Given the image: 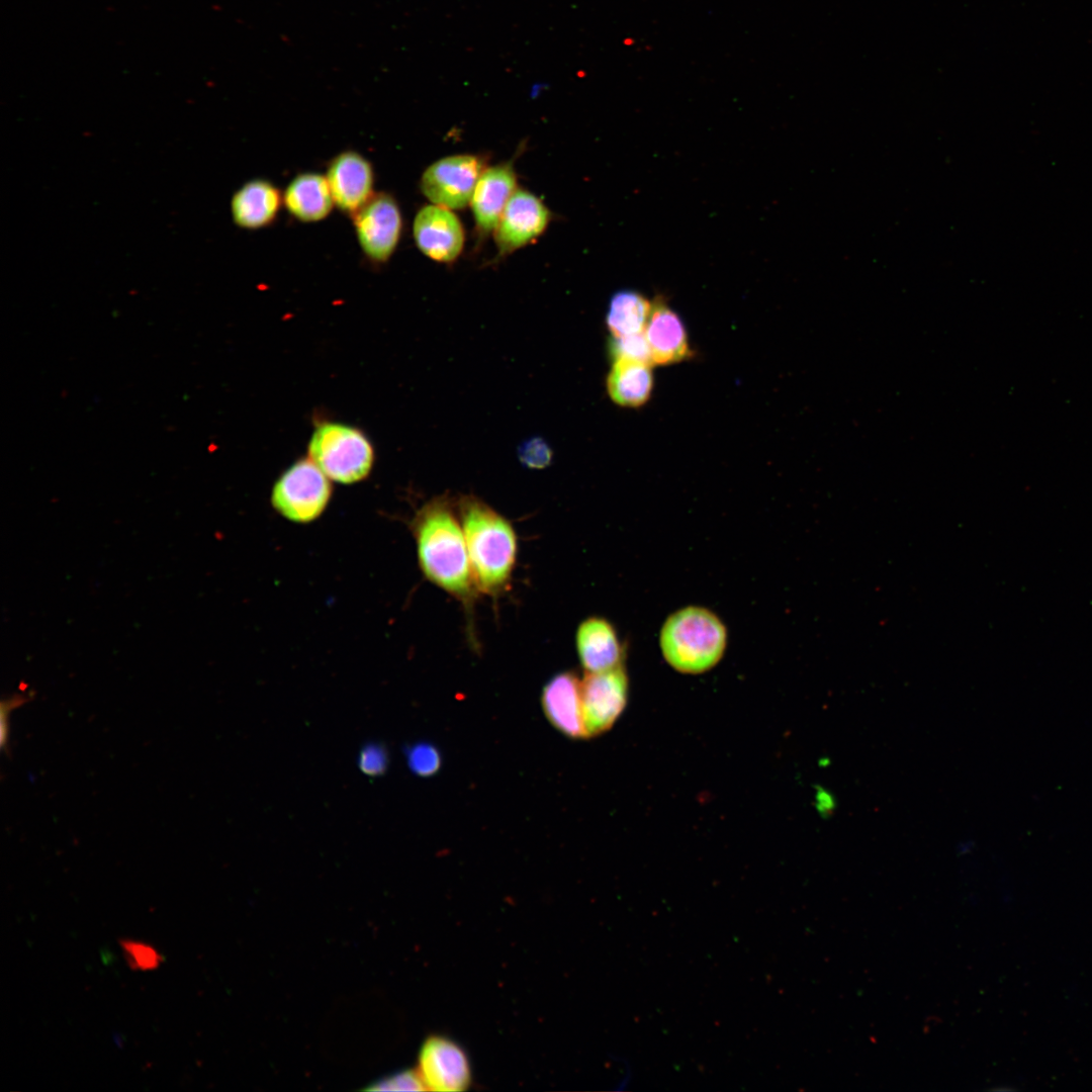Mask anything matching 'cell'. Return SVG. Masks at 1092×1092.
Here are the masks:
<instances>
[{
	"label": "cell",
	"mask_w": 1092,
	"mask_h": 1092,
	"mask_svg": "<svg viewBox=\"0 0 1092 1092\" xmlns=\"http://www.w3.org/2000/svg\"><path fill=\"white\" fill-rule=\"evenodd\" d=\"M457 510L476 588L496 596L508 587L516 565V531L508 519L474 495L462 496Z\"/></svg>",
	"instance_id": "2"
},
{
	"label": "cell",
	"mask_w": 1092,
	"mask_h": 1092,
	"mask_svg": "<svg viewBox=\"0 0 1092 1092\" xmlns=\"http://www.w3.org/2000/svg\"><path fill=\"white\" fill-rule=\"evenodd\" d=\"M413 237L418 249L439 263L454 262L465 245V230L459 217L452 209L433 203L416 213Z\"/></svg>",
	"instance_id": "11"
},
{
	"label": "cell",
	"mask_w": 1092,
	"mask_h": 1092,
	"mask_svg": "<svg viewBox=\"0 0 1092 1092\" xmlns=\"http://www.w3.org/2000/svg\"><path fill=\"white\" fill-rule=\"evenodd\" d=\"M418 1071L427 1090L465 1091L471 1084V1066L466 1052L445 1035H430L419 1053Z\"/></svg>",
	"instance_id": "10"
},
{
	"label": "cell",
	"mask_w": 1092,
	"mask_h": 1092,
	"mask_svg": "<svg viewBox=\"0 0 1092 1092\" xmlns=\"http://www.w3.org/2000/svg\"><path fill=\"white\" fill-rule=\"evenodd\" d=\"M283 202L287 211L303 222L325 219L335 204L326 176L314 172L294 177L284 191Z\"/></svg>",
	"instance_id": "18"
},
{
	"label": "cell",
	"mask_w": 1092,
	"mask_h": 1092,
	"mask_svg": "<svg viewBox=\"0 0 1092 1092\" xmlns=\"http://www.w3.org/2000/svg\"><path fill=\"white\" fill-rule=\"evenodd\" d=\"M283 197L279 189L265 179L245 183L233 195L231 210L237 225L257 230L269 225L277 216Z\"/></svg>",
	"instance_id": "17"
},
{
	"label": "cell",
	"mask_w": 1092,
	"mask_h": 1092,
	"mask_svg": "<svg viewBox=\"0 0 1092 1092\" xmlns=\"http://www.w3.org/2000/svg\"><path fill=\"white\" fill-rule=\"evenodd\" d=\"M651 308L652 303L638 291L620 290L614 293L606 316L612 337L622 338L643 333Z\"/></svg>",
	"instance_id": "20"
},
{
	"label": "cell",
	"mask_w": 1092,
	"mask_h": 1092,
	"mask_svg": "<svg viewBox=\"0 0 1092 1092\" xmlns=\"http://www.w3.org/2000/svg\"><path fill=\"white\" fill-rule=\"evenodd\" d=\"M608 347L612 360H635L652 365L650 351L644 332L622 338L612 337Z\"/></svg>",
	"instance_id": "22"
},
{
	"label": "cell",
	"mask_w": 1092,
	"mask_h": 1092,
	"mask_svg": "<svg viewBox=\"0 0 1092 1092\" xmlns=\"http://www.w3.org/2000/svg\"><path fill=\"white\" fill-rule=\"evenodd\" d=\"M406 762L411 770L419 777H432L442 765V756L436 745L418 742L405 750Z\"/></svg>",
	"instance_id": "21"
},
{
	"label": "cell",
	"mask_w": 1092,
	"mask_h": 1092,
	"mask_svg": "<svg viewBox=\"0 0 1092 1092\" xmlns=\"http://www.w3.org/2000/svg\"><path fill=\"white\" fill-rule=\"evenodd\" d=\"M552 457L551 447L541 437L527 439L518 447V458L529 469H543L549 466Z\"/></svg>",
	"instance_id": "24"
},
{
	"label": "cell",
	"mask_w": 1092,
	"mask_h": 1092,
	"mask_svg": "<svg viewBox=\"0 0 1092 1092\" xmlns=\"http://www.w3.org/2000/svg\"><path fill=\"white\" fill-rule=\"evenodd\" d=\"M543 712L550 724L571 739L586 738L581 699V679L574 671L554 674L543 687Z\"/></svg>",
	"instance_id": "13"
},
{
	"label": "cell",
	"mask_w": 1092,
	"mask_h": 1092,
	"mask_svg": "<svg viewBox=\"0 0 1092 1092\" xmlns=\"http://www.w3.org/2000/svg\"><path fill=\"white\" fill-rule=\"evenodd\" d=\"M653 388L651 365L641 361L617 359L607 377V390L612 400L628 407L643 405Z\"/></svg>",
	"instance_id": "19"
},
{
	"label": "cell",
	"mask_w": 1092,
	"mask_h": 1092,
	"mask_svg": "<svg viewBox=\"0 0 1092 1092\" xmlns=\"http://www.w3.org/2000/svg\"><path fill=\"white\" fill-rule=\"evenodd\" d=\"M123 957L132 970L151 971L162 963V956L150 944L132 939H120Z\"/></svg>",
	"instance_id": "23"
},
{
	"label": "cell",
	"mask_w": 1092,
	"mask_h": 1092,
	"mask_svg": "<svg viewBox=\"0 0 1092 1092\" xmlns=\"http://www.w3.org/2000/svg\"><path fill=\"white\" fill-rule=\"evenodd\" d=\"M664 659L677 671L701 673L714 667L727 645L722 621L701 607H686L664 622L659 637Z\"/></svg>",
	"instance_id": "3"
},
{
	"label": "cell",
	"mask_w": 1092,
	"mask_h": 1092,
	"mask_svg": "<svg viewBox=\"0 0 1092 1092\" xmlns=\"http://www.w3.org/2000/svg\"><path fill=\"white\" fill-rule=\"evenodd\" d=\"M389 762L386 747L379 743H369L361 749L358 757L359 768L369 777L383 775Z\"/></svg>",
	"instance_id": "26"
},
{
	"label": "cell",
	"mask_w": 1092,
	"mask_h": 1092,
	"mask_svg": "<svg viewBox=\"0 0 1092 1092\" xmlns=\"http://www.w3.org/2000/svg\"><path fill=\"white\" fill-rule=\"evenodd\" d=\"M575 647L585 672L621 666L624 651L614 626L601 617H588L577 627Z\"/></svg>",
	"instance_id": "16"
},
{
	"label": "cell",
	"mask_w": 1092,
	"mask_h": 1092,
	"mask_svg": "<svg viewBox=\"0 0 1092 1092\" xmlns=\"http://www.w3.org/2000/svg\"><path fill=\"white\" fill-rule=\"evenodd\" d=\"M357 241L364 255L384 263L393 255L402 231L398 203L388 193H374L353 215Z\"/></svg>",
	"instance_id": "7"
},
{
	"label": "cell",
	"mask_w": 1092,
	"mask_h": 1092,
	"mask_svg": "<svg viewBox=\"0 0 1092 1092\" xmlns=\"http://www.w3.org/2000/svg\"><path fill=\"white\" fill-rule=\"evenodd\" d=\"M329 479L310 459L297 460L275 481L271 505L292 523L314 522L330 504L333 487Z\"/></svg>",
	"instance_id": "5"
},
{
	"label": "cell",
	"mask_w": 1092,
	"mask_h": 1092,
	"mask_svg": "<svg viewBox=\"0 0 1092 1092\" xmlns=\"http://www.w3.org/2000/svg\"><path fill=\"white\" fill-rule=\"evenodd\" d=\"M550 219L549 208L536 194L518 188L492 232L497 256L510 255L534 242L546 231Z\"/></svg>",
	"instance_id": "9"
},
{
	"label": "cell",
	"mask_w": 1092,
	"mask_h": 1092,
	"mask_svg": "<svg viewBox=\"0 0 1092 1092\" xmlns=\"http://www.w3.org/2000/svg\"><path fill=\"white\" fill-rule=\"evenodd\" d=\"M517 189V173L512 162L485 167L469 203L478 235L492 234L505 206Z\"/></svg>",
	"instance_id": "14"
},
{
	"label": "cell",
	"mask_w": 1092,
	"mask_h": 1092,
	"mask_svg": "<svg viewBox=\"0 0 1092 1092\" xmlns=\"http://www.w3.org/2000/svg\"><path fill=\"white\" fill-rule=\"evenodd\" d=\"M628 676L623 665L600 672H585L581 679L582 713L586 738L612 728L625 709Z\"/></svg>",
	"instance_id": "8"
},
{
	"label": "cell",
	"mask_w": 1092,
	"mask_h": 1092,
	"mask_svg": "<svg viewBox=\"0 0 1092 1092\" xmlns=\"http://www.w3.org/2000/svg\"><path fill=\"white\" fill-rule=\"evenodd\" d=\"M370 1091H425L427 1087L418 1070H404L374 1082Z\"/></svg>",
	"instance_id": "25"
},
{
	"label": "cell",
	"mask_w": 1092,
	"mask_h": 1092,
	"mask_svg": "<svg viewBox=\"0 0 1092 1092\" xmlns=\"http://www.w3.org/2000/svg\"><path fill=\"white\" fill-rule=\"evenodd\" d=\"M326 178L335 205L354 215L374 194L370 162L355 151L338 154L330 162Z\"/></svg>",
	"instance_id": "12"
},
{
	"label": "cell",
	"mask_w": 1092,
	"mask_h": 1092,
	"mask_svg": "<svg viewBox=\"0 0 1092 1092\" xmlns=\"http://www.w3.org/2000/svg\"><path fill=\"white\" fill-rule=\"evenodd\" d=\"M309 459L332 480L353 484L366 478L374 452L362 431L341 423H323L308 443Z\"/></svg>",
	"instance_id": "4"
},
{
	"label": "cell",
	"mask_w": 1092,
	"mask_h": 1092,
	"mask_svg": "<svg viewBox=\"0 0 1092 1092\" xmlns=\"http://www.w3.org/2000/svg\"><path fill=\"white\" fill-rule=\"evenodd\" d=\"M485 167L483 160L473 154L443 157L422 173L421 192L433 204L452 210L465 208Z\"/></svg>",
	"instance_id": "6"
},
{
	"label": "cell",
	"mask_w": 1092,
	"mask_h": 1092,
	"mask_svg": "<svg viewBox=\"0 0 1092 1092\" xmlns=\"http://www.w3.org/2000/svg\"><path fill=\"white\" fill-rule=\"evenodd\" d=\"M458 516L447 495L436 496L416 513L411 529L425 577L460 602L468 603L478 590Z\"/></svg>",
	"instance_id": "1"
},
{
	"label": "cell",
	"mask_w": 1092,
	"mask_h": 1092,
	"mask_svg": "<svg viewBox=\"0 0 1092 1092\" xmlns=\"http://www.w3.org/2000/svg\"><path fill=\"white\" fill-rule=\"evenodd\" d=\"M644 335L652 365L674 364L691 356L684 323L662 298H657L652 302Z\"/></svg>",
	"instance_id": "15"
}]
</instances>
